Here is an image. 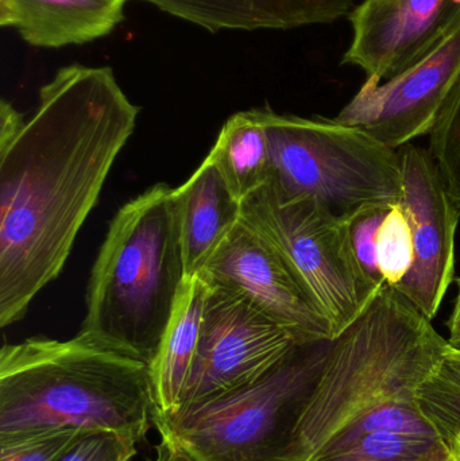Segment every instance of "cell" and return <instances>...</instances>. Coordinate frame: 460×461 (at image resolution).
Masks as SVG:
<instances>
[{
  "mask_svg": "<svg viewBox=\"0 0 460 461\" xmlns=\"http://www.w3.org/2000/svg\"><path fill=\"white\" fill-rule=\"evenodd\" d=\"M140 107L113 68H59L24 119L0 104V327L61 274Z\"/></svg>",
  "mask_w": 460,
  "mask_h": 461,
  "instance_id": "cell-1",
  "label": "cell"
},
{
  "mask_svg": "<svg viewBox=\"0 0 460 461\" xmlns=\"http://www.w3.org/2000/svg\"><path fill=\"white\" fill-rule=\"evenodd\" d=\"M450 344L407 298L381 287L367 311L331 340L283 461H310L381 406L419 402Z\"/></svg>",
  "mask_w": 460,
  "mask_h": 461,
  "instance_id": "cell-2",
  "label": "cell"
},
{
  "mask_svg": "<svg viewBox=\"0 0 460 461\" xmlns=\"http://www.w3.org/2000/svg\"><path fill=\"white\" fill-rule=\"evenodd\" d=\"M150 366L76 335L0 349V435L70 428L142 443L154 424Z\"/></svg>",
  "mask_w": 460,
  "mask_h": 461,
  "instance_id": "cell-3",
  "label": "cell"
},
{
  "mask_svg": "<svg viewBox=\"0 0 460 461\" xmlns=\"http://www.w3.org/2000/svg\"><path fill=\"white\" fill-rule=\"evenodd\" d=\"M184 282L175 189L156 184L111 221L77 335L151 366Z\"/></svg>",
  "mask_w": 460,
  "mask_h": 461,
  "instance_id": "cell-4",
  "label": "cell"
},
{
  "mask_svg": "<svg viewBox=\"0 0 460 461\" xmlns=\"http://www.w3.org/2000/svg\"><path fill=\"white\" fill-rule=\"evenodd\" d=\"M329 346L331 340L299 344L256 381L154 420L161 440L192 461H283Z\"/></svg>",
  "mask_w": 460,
  "mask_h": 461,
  "instance_id": "cell-5",
  "label": "cell"
},
{
  "mask_svg": "<svg viewBox=\"0 0 460 461\" xmlns=\"http://www.w3.org/2000/svg\"><path fill=\"white\" fill-rule=\"evenodd\" d=\"M270 148L269 183L286 197H312L338 215L400 204L401 159L358 127L259 108Z\"/></svg>",
  "mask_w": 460,
  "mask_h": 461,
  "instance_id": "cell-6",
  "label": "cell"
},
{
  "mask_svg": "<svg viewBox=\"0 0 460 461\" xmlns=\"http://www.w3.org/2000/svg\"><path fill=\"white\" fill-rule=\"evenodd\" d=\"M240 221L266 240L315 298L332 340L372 305L381 290L354 249L351 215L312 197H286L267 181L239 203Z\"/></svg>",
  "mask_w": 460,
  "mask_h": 461,
  "instance_id": "cell-7",
  "label": "cell"
},
{
  "mask_svg": "<svg viewBox=\"0 0 460 461\" xmlns=\"http://www.w3.org/2000/svg\"><path fill=\"white\" fill-rule=\"evenodd\" d=\"M302 343L310 341L257 311L242 295L208 285L180 411L256 381Z\"/></svg>",
  "mask_w": 460,
  "mask_h": 461,
  "instance_id": "cell-8",
  "label": "cell"
},
{
  "mask_svg": "<svg viewBox=\"0 0 460 461\" xmlns=\"http://www.w3.org/2000/svg\"><path fill=\"white\" fill-rule=\"evenodd\" d=\"M460 80V24L434 50L383 84L366 78L335 116L399 150L429 134Z\"/></svg>",
  "mask_w": 460,
  "mask_h": 461,
  "instance_id": "cell-9",
  "label": "cell"
},
{
  "mask_svg": "<svg viewBox=\"0 0 460 461\" xmlns=\"http://www.w3.org/2000/svg\"><path fill=\"white\" fill-rule=\"evenodd\" d=\"M402 210L413 238V263L396 287L432 321L455 276V233L460 211L427 149L402 146Z\"/></svg>",
  "mask_w": 460,
  "mask_h": 461,
  "instance_id": "cell-10",
  "label": "cell"
},
{
  "mask_svg": "<svg viewBox=\"0 0 460 461\" xmlns=\"http://www.w3.org/2000/svg\"><path fill=\"white\" fill-rule=\"evenodd\" d=\"M199 278L242 295L304 341L332 340L331 324L307 287L281 255L240 219Z\"/></svg>",
  "mask_w": 460,
  "mask_h": 461,
  "instance_id": "cell-11",
  "label": "cell"
},
{
  "mask_svg": "<svg viewBox=\"0 0 460 461\" xmlns=\"http://www.w3.org/2000/svg\"><path fill=\"white\" fill-rule=\"evenodd\" d=\"M343 65L386 81L434 50L460 24V0H365L350 15Z\"/></svg>",
  "mask_w": 460,
  "mask_h": 461,
  "instance_id": "cell-12",
  "label": "cell"
},
{
  "mask_svg": "<svg viewBox=\"0 0 460 461\" xmlns=\"http://www.w3.org/2000/svg\"><path fill=\"white\" fill-rule=\"evenodd\" d=\"M211 32L291 30L350 15L354 0H142Z\"/></svg>",
  "mask_w": 460,
  "mask_h": 461,
  "instance_id": "cell-13",
  "label": "cell"
},
{
  "mask_svg": "<svg viewBox=\"0 0 460 461\" xmlns=\"http://www.w3.org/2000/svg\"><path fill=\"white\" fill-rule=\"evenodd\" d=\"M129 0H0V24L35 48L84 45L124 21Z\"/></svg>",
  "mask_w": 460,
  "mask_h": 461,
  "instance_id": "cell-14",
  "label": "cell"
},
{
  "mask_svg": "<svg viewBox=\"0 0 460 461\" xmlns=\"http://www.w3.org/2000/svg\"><path fill=\"white\" fill-rule=\"evenodd\" d=\"M185 281L204 270L239 221L235 200L215 165L205 158L185 184L175 189Z\"/></svg>",
  "mask_w": 460,
  "mask_h": 461,
  "instance_id": "cell-15",
  "label": "cell"
},
{
  "mask_svg": "<svg viewBox=\"0 0 460 461\" xmlns=\"http://www.w3.org/2000/svg\"><path fill=\"white\" fill-rule=\"evenodd\" d=\"M208 285L196 276L181 287L172 319L150 366L156 413L154 420L167 419L180 411L184 390L199 346Z\"/></svg>",
  "mask_w": 460,
  "mask_h": 461,
  "instance_id": "cell-16",
  "label": "cell"
},
{
  "mask_svg": "<svg viewBox=\"0 0 460 461\" xmlns=\"http://www.w3.org/2000/svg\"><path fill=\"white\" fill-rule=\"evenodd\" d=\"M207 158L237 202L264 186L270 178V148L259 108L230 116Z\"/></svg>",
  "mask_w": 460,
  "mask_h": 461,
  "instance_id": "cell-17",
  "label": "cell"
},
{
  "mask_svg": "<svg viewBox=\"0 0 460 461\" xmlns=\"http://www.w3.org/2000/svg\"><path fill=\"white\" fill-rule=\"evenodd\" d=\"M372 433H393V435L412 436V438H440L434 425L421 411L419 402H392L365 414L362 419L343 430L316 456L345 448Z\"/></svg>",
  "mask_w": 460,
  "mask_h": 461,
  "instance_id": "cell-18",
  "label": "cell"
},
{
  "mask_svg": "<svg viewBox=\"0 0 460 461\" xmlns=\"http://www.w3.org/2000/svg\"><path fill=\"white\" fill-rule=\"evenodd\" d=\"M375 257L383 285L396 289L412 268L413 238L401 204L386 213L375 235Z\"/></svg>",
  "mask_w": 460,
  "mask_h": 461,
  "instance_id": "cell-19",
  "label": "cell"
},
{
  "mask_svg": "<svg viewBox=\"0 0 460 461\" xmlns=\"http://www.w3.org/2000/svg\"><path fill=\"white\" fill-rule=\"evenodd\" d=\"M428 150L460 211V80L429 132Z\"/></svg>",
  "mask_w": 460,
  "mask_h": 461,
  "instance_id": "cell-20",
  "label": "cell"
},
{
  "mask_svg": "<svg viewBox=\"0 0 460 461\" xmlns=\"http://www.w3.org/2000/svg\"><path fill=\"white\" fill-rule=\"evenodd\" d=\"M442 438L372 433L345 448L319 455L310 461H410L431 449Z\"/></svg>",
  "mask_w": 460,
  "mask_h": 461,
  "instance_id": "cell-21",
  "label": "cell"
},
{
  "mask_svg": "<svg viewBox=\"0 0 460 461\" xmlns=\"http://www.w3.org/2000/svg\"><path fill=\"white\" fill-rule=\"evenodd\" d=\"M81 432L53 428L0 435V461H56Z\"/></svg>",
  "mask_w": 460,
  "mask_h": 461,
  "instance_id": "cell-22",
  "label": "cell"
},
{
  "mask_svg": "<svg viewBox=\"0 0 460 461\" xmlns=\"http://www.w3.org/2000/svg\"><path fill=\"white\" fill-rule=\"evenodd\" d=\"M137 441L113 430H83L56 461H132Z\"/></svg>",
  "mask_w": 460,
  "mask_h": 461,
  "instance_id": "cell-23",
  "label": "cell"
},
{
  "mask_svg": "<svg viewBox=\"0 0 460 461\" xmlns=\"http://www.w3.org/2000/svg\"><path fill=\"white\" fill-rule=\"evenodd\" d=\"M391 208L389 205H369L351 213V238L356 257L370 278L381 286L385 285L378 270L375 235Z\"/></svg>",
  "mask_w": 460,
  "mask_h": 461,
  "instance_id": "cell-24",
  "label": "cell"
},
{
  "mask_svg": "<svg viewBox=\"0 0 460 461\" xmlns=\"http://www.w3.org/2000/svg\"><path fill=\"white\" fill-rule=\"evenodd\" d=\"M432 378L419 393V405L442 438L460 429V397L435 384Z\"/></svg>",
  "mask_w": 460,
  "mask_h": 461,
  "instance_id": "cell-25",
  "label": "cell"
},
{
  "mask_svg": "<svg viewBox=\"0 0 460 461\" xmlns=\"http://www.w3.org/2000/svg\"><path fill=\"white\" fill-rule=\"evenodd\" d=\"M432 381L460 397V349L448 346L445 360Z\"/></svg>",
  "mask_w": 460,
  "mask_h": 461,
  "instance_id": "cell-26",
  "label": "cell"
},
{
  "mask_svg": "<svg viewBox=\"0 0 460 461\" xmlns=\"http://www.w3.org/2000/svg\"><path fill=\"white\" fill-rule=\"evenodd\" d=\"M410 461H460V454L451 444L440 440L431 449Z\"/></svg>",
  "mask_w": 460,
  "mask_h": 461,
  "instance_id": "cell-27",
  "label": "cell"
},
{
  "mask_svg": "<svg viewBox=\"0 0 460 461\" xmlns=\"http://www.w3.org/2000/svg\"><path fill=\"white\" fill-rule=\"evenodd\" d=\"M456 284H458V295H456L453 314H451L450 321H448V330H450L448 343L453 347L460 344V278L456 279Z\"/></svg>",
  "mask_w": 460,
  "mask_h": 461,
  "instance_id": "cell-28",
  "label": "cell"
},
{
  "mask_svg": "<svg viewBox=\"0 0 460 461\" xmlns=\"http://www.w3.org/2000/svg\"><path fill=\"white\" fill-rule=\"evenodd\" d=\"M153 461H192L186 455H184L180 449L170 446L167 441L161 440V443L156 447V459Z\"/></svg>",
  "mask_w": 460,
  "mask_h": 461,
  "instance_id": "cell-29",
  "label": "cell"
},
{
  "mask_svg": "<svg viewBox=\"0 0 460 461\" xmlns=\"http://www.w3.org/2000/svg\"><path fill=\"white\" fill-rule=\"evenodd\" d=\"M442 440L446 443L451 444L454 448L458 449L460 454V429L454 430V432L448 433V435L443 436Z\"/></svg>",
  "mask_w": 460,
  "mask_h": 461,
  "instance_id": "cell-30",
  "label": "cell"
},
{
  "mask_svg": "<svg viewBox=\"0 0 460 461\" xmlns=\"http://www.w3.org/2000/svg\"><path fill=\"white\" fill-rule=\"evenodd\" d=\"M451 347H453V346H451ZM454 348L460 349V344H459V346L454 347Z\"/></svg>",
  "mask_w": 460,
  "mask_h": 461,
  "instance_id": "cell-31",
  "label": "cell"
}]
</instances>
